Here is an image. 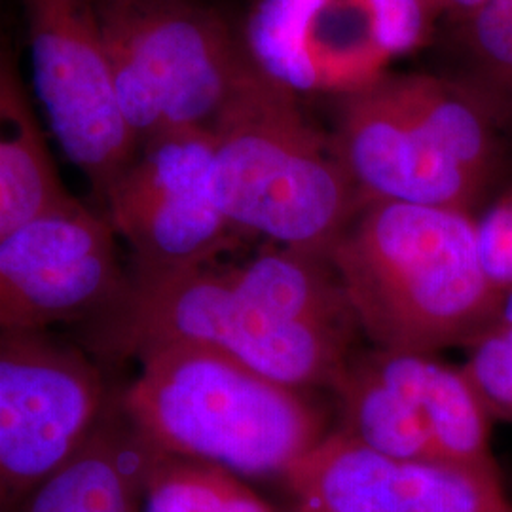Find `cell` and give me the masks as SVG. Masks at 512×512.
Returning <instances> with one entry per match:
<instances>
[{"label": "cell", "instance_id": "19", "mask_svg": "<svg viewBox=\"0 0 512 512\" xmlns=\"http://www.w3.org/2000/svg\"><path fill=\"white\" fill-rule=\"evenodd\" d=\"M461 19L459 48L473 76L469 92L480 103L488 97L512 110V0H490Z\"/></svg>", "mask_w": 512, "mask_h": 512}, {"label": "cell", "instance_id": "6", "mask_svg": "<svg viewBox=\"0 0 512 512\" xmlns=\"http://www.w3.org/2000/svg\"><path fill=\"white\" fill-rule=\"evenodd\" d=\"M116 387L48 332L0 336V512H18L92 435Z\"/></svg>", "mask_w": 512, "mask_h": 512}, {"label": "cell", "instance_id": "24", "mask_svg": "<svg viewBox=\"0 0 512 512\" xmlns=\"http://www.w3.org/2000/svg\"><path fill=\"white\" fill-rule=\"evenodd\" d=\"M18 512H55L50 509L48 511V507L44 509V505H40V503H37V501H27L21 509H19Z\"/></svg>", "mask_w": 512, "mask_h": 512}, {"label": "cell", "instance_id": "25", "mask_svg": "<svg viewBox=\"0 0 512 512\" xmlns=\"http://www.w3.org/2000/svg\"><path fill=\"white\" fill-rule=\"evenodd\" d=\"M0 44H2V0H0Z\"/></svg>", "mask_w": 512, "mask_h": 512}, {"label": "cell", "instance_id": "4", "mask_svg": "<svg viewBox=\"0 0 512 512\" xmlns=\"http://www.w3.org/2000/svg\"><path fill=\"white\" fill-rule=\"evenodd\" d=\"M78 327L82 348L99 365L126 363L150 346L183 342L215 349L300 391L330 389L351 355L349 336L275 317L219 264L177 272L128 268L109 306Z\"/></svg>", "mask_w": 512, "mask_h": 512}, {"label": "cell", "instance_id": "22", "mask_svg": "<svg viewBox=\"0 0 512 512\" xmlns=\"http://www.w3.org/2000/svg\"><path fill=\"white\" fill-rule=\"evenodd\" d=\"M478 253L495 289L512 291V190L476 222Z\"/></svg>", "mask_w": 512, "mask_h": 512}, {"label": "cell", "instance_id": "16", "mask_svg": "<svg viewBox=\"0 0 512 512\" xmlns=\"http://www.w3.org/2000/svg\"><path fill=\"white\" fill-rule=\"evenodd\" d=\"M340 404V433L385 458L442 463L418 410L366 361L349 355L330 387Z\"/></svg>", "mask_w": 512, "mask_h": 512}, {"label": "cell", "instance_id": "21", "mask_svg": "<svg viewBox=\"0 0 512 512\" xmlns=\"http://www.w3.org/2000/svg\"><path fill=\"white\" fill-rule=\"evenodd\" d=\"M365 14L384 55L410 54L427 42L440 16L435 0H349Z\"/></svg>", "mask_w": 512, "mask_h": 512}, {"label": "cell", "instance_id": "9", "mask_svg": "<svg viewBox=\"0 0 512 512\" xmlns=\"http://www.w3.org/2000/svg\"><path fill=\"white\" fill-rule=\"evenodd\" d=\"M126 274L107 217L73 196L0 241V336L82 325Z\"/></svg>", "mask_w": 512, "mask_h": 512}, {"label": "cell", "instance_id": "10", "mask_svg": "<svg viewBox=\"0 0 512 512\" xmlns=\"http://www.w3.org/2000/svg\"><path fill=\"white\" fill-rule=\"evenodd\" d=\"M283 478L296 512H512L499 473L385 458L340 431Z\"/></svg>", "mask_w": 512, "mask_h": 512}, {"label": "cell", "instance_id": "8", "mask_svg": "<svg viewBox=\"0 0 512 512\" xmlns=\"http://www.w3.org/2000/svg\"><path fill=\"white\" fill-rule=\"evenodd\" d=\"M99 211L128 245V268L139 272L217 264L245 238L215 198L209 129L150 139L110 184Z\"/></svg>", "mask_w": 512, "mask_h": 512}, {"label": "cell", "instance_id": "2", "mask_svg": "<svg viewBox=\"0 0 512 512\" xmlns=\"http://www.w3.org/2000/svg\"><path fill=\"white\" fill-rule=\"evenodd\" d=\"M116 387L122 412L160 454L203 459L239 476H285L329 435L304 391L196 344H158Z\"/></svg>", "mask_w": 512, "mask_h": 512}, {"label": "cell", "instance_id": "1", "mask_svg": "<svg viewBox=\"0 0 512 512\" xmlns=\"http://www.w3.org/2000/svg\"><path fill=\"white\" fill-rule=\"evenodd\" d=\"M357 330L389 351L467 348L499 321L471 213L365 202L330 247Z\"/></svg>", "mask_w": 512, "mask_h": 512}, {"label": "cell", "instance_id": "14", "mask_svg": "<svg viewBox=\"0 0 512 512\" xmlns=\"http://www.w3.org/2000/svg\"><path fill=\"white\" fill-rule=\"evenodd\" d=\"M71 198L14 59L0 44V241Z\"/></svg>", "mask_w": 512, "mask_h": 512}, {"label": "cell", "instance_id": "15", "mask_svg": "<svg viewBox=\"0 0 512 512\" xmlns=\"http://www.w3.org/2000/svg\"><path fill=\"white\" fill-rule=\"evenodd\" d=\"M228 272L264 310L287 323L349 338L357 330L327 256L270 243L253 258L228 266Z\"/></svg>", "mask_w": 512, "mask_h": 512}, {"label": "cell", "instance_id": "18", "mask_svg": "<svg viewBox=\"0 0 512 512\" xmlns=\"http://www.w3.org/2000/svg\"><path fill=\"white\" fill-rule=\"evenodd\" d=\"M143 499L145 512H275L226 467L160 452L148 469Z\"/></svg>", "mask_w": 512, "mask_h": 512}, {"label": "cell", "instance_id": "23", "mask_svg": "<svg viewBox=\"0 0 512 512\" xmlns=\"http://www.w3.org/2000/svg\"><path fill=\"white\" fill-rule=\"evenodd\" d=\"M499 321L512 323V291L503 296V304H501V313H499Z\"/></svg>", "mask_w": 512, "mask_h": 512}, {"label": "cell", "instance_id": "3", "mask_svg": "<svg viewBox=\"0 0 512 512\" xmlns=\"http://www.w3.org/2000/svg\"><path fill=\"white\" fill-rule=\"evenodd\" d=\"M213 190L243 236L327 256L363 205L300 97L247 65L211 126Z\"/></svg>", "mask_w": 512, "mask_h": 512}, {"label": "cell", "instance_id": "5", "mask_svg": "<svg viewBox=\"0 0 512 512\" xmlns=\"http://www.w3.org/2000/svg\"><path fill=\"white\" fill-rule=\"evenodd\" d=\"M114 90L139 148L177 129H211L249 61L203 0H95Z\"/></svg>", "mask_w": 512, "mask_h": 512}, {"label": "cell", "instance_id": "12", "mask_svg": "<svg viewBox=\"0 0 512 512\" xmlns=\"http://www.w3.org/2000/svg\"><path fill=\"white\" fill-rule=\"evenodd\" d=\"M348 0H253L239 42L256 73L296 97L365 82L363 73L382 61L368 33L344 35V29L368 27L365 14Z\"/></svg>", "mask_w": 512, "mask_h": 512}, {"label": "cell", "instance_id": "20", "mask_svg": "<svg viewBox=\"0 0 512 512\" xmlns=\"http://www.w3.org/2000/svg\"><path fill=\"white\" fill-rule=\"evenodd\" d=\"M459 366L490 420L512 423V323L497 321L467 346Z\"/></svg>", "mask_w": 512, "mask_h": 512}, {"label": "cell", "instance_id": "7", "mask_svg": "<svg viewBox=\"0 0 512 512\" xmlns=\"http://www.w3.org/2000/svg\"><path fill=\"white\" fill-rule=\"evenodd\" d=\"M38 103L55 141L103 202L139 152L116 99L95 0H19Z\"/></svg>", "mask_w": 512, "mask_h": 512}, {"label": "cell", "instance_id": "17", "mask_svg": "<svg viewBox=\"0 0 512 512\" xmlns=\"http://www.w3.org/2000/svg\"><path fill=\"white\" fill-rule=\"evenodd\" d=\"M385 88L404 114L461 165L486 184L495 160V139L488 109L452 80L431 74L384 76Z\"/></svg>", "mask_w": 512, "mask_h": 512}, {"label": "cell", "instance_id": "11", "mask_svg": "<svg viewBox=\"0 0 512 512\" xmlns=\"http://www.w3.org/2000/svg\"><path fill=\"white\" fill-rule=\"evenodd\" d=\"M330 139L363 202L469 213L484 186L404 114L387 92L384 76L340 97Z\"/></svg>", "mask_w": 512, "mask_h": 512}, {"label": "cell", "instance_id": "13", "mask_svg": "<svg viewBox=\"0 0 512 512\" xmlns=\"http://www.w3.org/2000/svg\"><path fill=\"white\" fill-rule=\"evenodd\" d=\"M365 357L418 410L442 463L499 473L490 437L492 420L459 366L414 351L374 348Z\"/></svg>", "mask_w": 512, "mask_h": 512}]
</instances>
